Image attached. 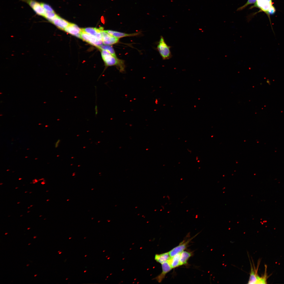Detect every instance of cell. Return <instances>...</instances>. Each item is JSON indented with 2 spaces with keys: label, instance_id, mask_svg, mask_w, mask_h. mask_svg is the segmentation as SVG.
<instances>
[{
  "label": "cell",
  "instance_id": "obj_1",
  "mask_svg": "<svg viewBox=\"0 0 284 284\" xmlns=\"http://www.w3.org/2000/svg\"><path fill=\"white\" fill-rule=\"evenodd\" d=\"M101 56L105 64L107 66H116L118 67L120 72L124 70V61L118 59L111 54L108 51L101 50Z\"/></svg>",
  "mask_w": 284,
  "mask_h": 284
},
{
  "label": "cell",
  "instance_id": "obj_2",
  "mask_svg": "<svg viewBox=\"0 0 284 284\" xmlns=\"http://www.w3.org/2000/svg\"><path fill=\"white\" fill-rule=\"evenodd\" d=\"M251 269L248 284H266L268 276L267 273V269H265L263 275L260 277L258 275L257 272L258 267L256 269L254 265L251 262Z\"/></svg>",
  "mask_w": 284,
  "mask_h": 284
},
{
  "label": "cell",
  "instance_id": "obj_3",
  "mask_svg": "<svg viewBox=\"0 0 284 284\" xmlns=\"http://www.w3.org/2000/svg\"><path fill=\"white\" fill-rule=\"evenodd\" d=\"M170 48L166 43L163 37L161 36L157 48L163 59H169L172 57Z\"/></svg>",
  "mask_w": 284,
  "mask_h": 284
},
{
  "label": "cell",
  "instance_id": "obj_4",
  "mask_svg": "<svg viewBox=\"0 0 284 284\" xmlns=\"http://www.w3.org/2000/svg\"><path fill=\"white\" fill-rule=\"evenodd\" d=\"M80 38L97 48L102 45L103 43L102 40H98L94 36L85 32L82 30L80 34Z\"/></svg>",
  "mask_w": 284,
  "mask_h": 284
},
{
  "label": "cell",
  "instance_id": "obj_5",
  "mask_svg": "<svg viewBox=\"0 0 284 284\" xmlns=\"http://www.w3.org/2000/svg\"><path fill=\"white\" fill-rule=\"evenodd\" d=\"M272 6V0H257L255 4L250 8H258L267 15L269 9Z\"/></svg>",
  "mask_w": 284,
  "mask_h": 284
},
{
  "label": "cell",
  "instance_id": "obj_6",
  "mask_svg": "<svg viewBox=\"0 0 284 284\" xmlns=\"http://www.w3.org/2000/svg\"><path fill=\"white\" fill-rule=\"evenodd\" d=\"M101 33L103 43L104 44L111 45L117 43L119 41V38L109 34L103 29L102 30Z\"/></svg>",
  "mask_w": 284,
  "mask_h": 284
},
{
  "label": "cell",
  "instance_id": "obj_7",
  "mask_svg": "<svg viewBox=\"0 0 284 284\" xmlns=\"http://www.w3.org/2000/svg\"><path fill=\"white\" fill-rule=\"evenodd\" d=\"M193 238L187 239V240L183 241L181 242L177 246L175 247L169 252L170 257H172L175 255L181 253L187 248L189 242Z\"/></svg>",
  "mask_w": 284,
  "mask_h": 284
},
{
  "label": "cell",
  "instance_id": "obj_8",
  "mask_svg": "<svg viewBox=\"0 0 284 284\" xmlns=\"http://www.w3.org/2000/svg\"><path fill=\"white\" fill-rule=\"evenodd\" d=\"M64 31L73 36L80 38L82 29L80 28L77 25L74 24L70 23L69 25L65 28Z\"/></svg>",
  "mask_w": 284,
  "mask_h": 284
},
{
  "label": "cell",
  "instance_id": "obj_9",
  "mask_svg": "<svg viewBox=\"0 0 284 284\" xmlns=\"http://www.w3.org/2000/svg\"><path fill=\"white\" fill-rule=\"evenodd\" d=\"M161 266L162 272L154 279H155L159 283L161 282L164 278L166 274L172 269L168 261L161 264Z\"/></svg>",
  "mask_w": 284,
  "mask_h": 284
},
{
  "label": "cell",
  "instance_id": "obj_10",
  "mask_svg": "<svg viewBox=\"0 0 284 284\" xmlns=\"http://www.w3.org/2000/svg\"><path fill=\"white\" fill-rule=\"evenodd\" d=\"M103 29L102 27L99 28H95L88 27L82 29L83 31L95 37L99 40H102L101 31Z\"/></svg>",
  "mask_w": 284,
  "mask_h": 284
},
{
  "label": "cell",
  "instance_id": "obj_11",
  "mask_svg": "<svg viewBox=\"0 0 284 284\" xmlns=\"http://www.w3.org/2000/svg\"><path fill=\"white\" fill-rule=\"evenodd\" d=\"M51 23L59 29L64 31L70 23L58 15L53 20Z\"/></svg>",
  "mask_w": 284,
  "mask_h": 284
},
{
  "label": "cell",
  "instance_id": "obj_12",
  "mask_svg": "<svg viewBox=\"0 0 284 284\" xmlns=\"http://www.w3.org/2000/svg\"><path fill=\"white\" fill-rule=\"evenodd\" d=\"M104 31L105 32L111 36L119 38L126 37L134 36L138 35L139 34V33L127 34L110 30Z\"/></svg>",
  "mask_w": 284,
  "mask_h": 284
},
{
  "label": "cell",
  "instance_id": "obj_13",
  "mask_svg": "<svg viewBox=\"0 0 284 284\" xmlns=\"http://www.w3.org/2000/svg\"><path fill=\"white\" fill-rule=\"evenodd\" d=\"M180 253L177 254L172 257H170L167 261L172 268L180 266Z\"/></svg>",
  "mask_w": 284,
  "mask_h": 284
},
{
  "label": "cell",
  "instance_id": "obj_14",
  "mask_svg": "<svg viewBox=\"0 0 284 284\" xmlns=\"http://www.w3.org/2000/svg\"><path fill=\"white\" fill-rule=\"evenodd\" d=\"M170 257L169 252H167L160 254H155L154 259L157 262L161 264L167 261Z\"/></svg>",
  "mask_w": 284,
  "mask_h": 284
},
{
  "label": "cell",
  "instance_id": "obj_15",
  "mask_svg": "<svg viewBox=\"0 0 284 284\" xmlns=\"http://www.w3.org/2000/svg\"><path fill=\"white\" fill-rule=\"evenodd\" d=\"M191 252L186 251H183L180 253V266L185 265L187 263L189 258L191 256Z\"/></svg>",
  "mask_w": 284,
  "mask_h": 284
},
{
  "label": "cell",
  "instance_id": "obj_16",
  "mask_svg": "<svg viewBox=\"0 0 284 284\" xmlns=\"http://www.w3.org/2000/svg\"><path fill=\"white\" fill-rule=\"evenodd\" d=\"M32 8L36 14L44 17L45 11L40 3L37 2Z\"/></svg>",
  "mask_w": 284,
  "mask_h": 284
},
{
  "label": "cell",
  "instance_id": "obj_17",
  "mask_svg": "<svg viewBox=\"0 0 284 284\" xmlns=\"http://www.w3.org/2000/svg\"><path fill=\"white\" fill-rule=\"evenodd\" d=\"M100 50H106L114 56L117 57L115 53V51L111 45H102L98 48Z\"/></svg>",
  "mask_w": 284,
  "mask_h": 284
},
{
  "label": "cell",
  "instance_id": "obj_18",
  "mask_svg": "<svg viewBox=\"0 0 284 284\" xmlns=\"http://www.w3.org/2000/svg\"><path fill=\"white\" fill-rule=\"evenodd\" d=\"M58 15L54 12L45 11L44 17L51 23Z\"/></svg>",
  "mask_w": 284,
  "mask_h": 284
},
{
  "label": "cell",
  "instance_id": "obj_19",
  "mask_svg": "<svg viewBox=\"0 0 284 284\" xmlns=\"http://www.w3.org/2000/svg\"><path fill=\"white\" fill-rule=\"evenodd\" d=\"M257 0H248L246 3L243 6L238 8L237 11H241L249 5L255 3Z\"/></svg>",
  "mask_w": 284,
  "mask_h": 284
},
{
  "label": "cell",
  "instance_id": "obj_20",
  "mask_svg": "<svg viewBox=\"0 0 284 284\" xmlns=\"http://www.w3.org/2000/svg\"><path fill=\"white\" fill-rule=\"evenodd\" d=\"M41 4L45 11L54 12L51 7L48 4L44 3H41Z\"/></svg>",
  "mask_w": 284,
  "mask_h": 284
},
{
  "label": "cell",
  "instance_id": "obj_21",
  "mask_svg": "<svg viewBox=\"0 0 284 284\" xmlns=\"http://www.w3.org/2000/svg\"><path fill=\"white\" fill-rule=\"evenodd\" d=\"M27 3L32 8L33 7L37 2L35 0H21Z\"/></svg>",
  "mask_w": 284,
  "mask_h": 284
},
{
  "label": "cell",
  "instance_id": "obj_22",
  "mask_svg": "<svg viewBox=\"0 0 284 284\" xmlns=\"http://www.w3.org/2000/svg\"><path fill=\"white\" fill-rule=\"evenodd\" d=\"M95 116H96L97 115L98 113V108H97V105L96 103V105H95Z\"/></svg>",
  "mask_w": 284,
  "mask_h": 284
},
{
  "label": "cell",
  "instance_id": "obj_23",
  "mask_svg": "<svg viewBox=\"0 0 284 284\" xmlns=\"http://www.w3.org/2000/svg\"><path fill=\"white\" fill-rule=\"evenodd\" d=\"M60 140L59 139H58L56 143L55 144V148H57L58 146L59 145V144L60 143Z\"/></svg>",
  "mask_w": 284,
  "mask_h": 284
},
{
  "label": "cell",
  "instance_id": "obj_24",
  "mask_svg": "<svg viewBox=\"0 0 284 284\" xmlns=\"http://www.w3.org/2000/svg\"><path fill=\"white\" fill-rule=\"evenodd\" d=\"M34 180L36 183L37 182H38V180L36 179H34Z\"/></svg>",
  "mask_w": 284,
  "mask_h": 284
},
{
  "label": "cell",
  "instance_id": "obj_25",
  "mask_svg": "<svg viewBox=\"0 0 284 284\" xmlns=\"http://www.w3.org/2000/svg\"><path fill=\"white\" fill-rule=\"evenodd\" d=\"M41 184L43 185L44 184H45V182L44 181H43L41 182Z\"/></svg>",
  "mask_w": 284,
  "mask_h": 284
},
{
  "label": "cell",
  "instance_id": "obj_26",
  "mask_svg": "<svg viewBox=\"0 0 284 284\" xmlns=\"http://www.w3.org/2000/svg\"><path fill=\"white\" fill-rule=\"evenodd\" d=\"M43 179H43H43H39V180H43Z\"/></svg>",
  "mask_w": 284,
  "mask_h": 284
},
{
  "label": "cell",
  "instance_id": "obj_27",
  "mask_svg": "<svg viewBox=\"0 0 284 284\" xmlns=\"http://www.w3.org/2000/svg\"><path fill=\"white\" fill-rule=\"evenodd\" d=\"M36 237H37V236H34V237H33V238H34V239H35V238H36Z\"/></svg>",
  "mask_w": 284,
  "mask_h": 284
},
{
  "label": "cell",
  "instance_id": "obj_28",
  "mask_svg": "<svg viewBox=\"0 0 284 284\" xmlns=\"http://www.w3.org/2000/svg\"><path fill=\"white\" fill-rule=\"evenodd\" d=\"M8 233H5V235H7V234H8Z\"/></svg>",
  "mask_w": 284,
  "mask_h": 284
},
{
  "label": "cell",
  "instance_id": "obj_29",
  "mask_svg": "<svg viewBox=\"0 0 284 284\" xmlns=\"http://www.w3.org/2000/svg\"><path fill=\"white\" fill-rule=\"evenodd\" d=\"M30 229V228H27V230H29V229Z\"/></svg>",
  "mask_w": 284,
  "mask_h": 284
},
{
  "label": "cell",
  "instance_id": "obj_30",
  "mask_svg": "<svg viewBox=\"0 0 284 284\" xmlns=\"http://www.w3.org/2000/svg\"><path fill=\"white\" fill-rule=\"evenodd\" d=\"M21 179H22V178H19V180H21Z\"/></svg>",
  "mask_w": 284,
  "mask_h": 284
},
{
  "label": "cell",
  "instance_id": "obj_31",
  "mask_svg": "<svg viewBox=\"0 0 284 284\" xmlns=\"http://www.w3.org/2000/svg\"><path fill=\"white\" fill-rule=\"evenodd\" d=\"M37 275H34V277H35V276H37Z\"/></svg>",
  "mask_w": 284,
  "mask_h": 284
},
{
  "label": "cell",
  "instance_id": "obj_32",
  "mask_svg": "<svg viewBox=\"0 0 284 284\" xmlns=\"http://www.w3.org/2000/svg\"><path fill=\"white\" fill-rule=\"evenodd\" d=\"M61 252H60V253H59V254H60L61 253Z\"/></svg>",
  "mask_w": 284,
  "mask_h": 284
},
{
  "label": "cell",
  "instance_id": "obj_33",
  "mask_svg": "<svg viewBox=\"0 0 284 284\" xmlns=\"http://www.w3.org/2000/svg\"><path fill=\"white\" fill-rule=\"evenodd\" d=\"M29 265V264H28V265H27V266H28V265Z\"/></svg>",
  "mask_w": 284,
  "mask_h": 284
},
{
  "label": "cell",
  "instance_id": "obj_34",
  "mask_svg": "<svg viewBox=\"0 0 284 284\" xmlns=\"http://www.w3.org/2000/svg\"><path fill=\"white\" fill-rule=\"evenodd\" d=\"M33 206V205H31L30 206L31 207V206Z\"/></svg>",
  "mask_w": 284,
  "mask_h": 284
},
{
  "label": "cell",
  "instance_id": "obj_35",
  "mask_svg": "<svg viewBox=\"0 0 284 284\" xmlns=\"http://www.w3.org/2000/svg\"><path fill=\"white\" fill-rule=\"evenodd\" d=\"M49 200H48H48H47V201H48Z\"/></svg>",
  "mask_w": 284,
  "mask_h": 284
},
{
  "label": "cell",
  "instance_id": "obj_36",
  "mask_svg": "<svg viewBox=\"0 0 284 284\" xmlns=\"http://www.w3.org/2000/svg\"><path fill=\"white\" fill-rule=\"evenodd\" d=\"M30 244H31V243H30V244H28V245H30Z\"/></svg>",
  "mask_w": 284,
  "mask_h": 284
},
{
  "label": "cell",
  "instance_id": "obj_37",
  "mask_svg": "<svg viewBox=\"0 0 284 284\" xmlns=\"http://www.w3.org/2000/svg\"><path fill=\"white\" fill-rule=\"evenodd\" d=\"M30 208V207H28V209H29V208Z\"/></svg>",
  "mask_w": 284,
  "mask_h": 284
},
{
  "label": "cell",
  "instance_id": "obj_38",
  "mask_svg": "<svg viewBox=\"0 0 284 284\" xmlns=\"http://www.w3.org/2000/svg\"><path fill=\"white\" fill-rule=\"evenodd\" d=\"M30 212V211H28V212Z\"/></svg>",
  "mask_w": 284,
  "mask_h": 284
},
{
  "label": "cell",
  "instance_id": "obj_39",
  "mask_svg": "<svg viewBox=\"0 0 284 284\" xmlns=\"http://www.w3.org/2000/svg\"><path fill=\"white\" fill-rule=\"evenodd\" d=\"M19 203H20V202H19L17 203V204H19Z\"/></svg>",
  "mask_w": 284,
  "mask_h": 284
},
{
  "label": "cell",
  "instance_id": "obj_40",
  "mask_svg": "<svg viewBox=\"0 0 284 284\" xmlns=\"http://www.w3.org/2000/svg\"><path fill=\"white\" fill-rule=\"evenodd\" d=\"M42 216V215H40V216H39V217H41V216Z\"/></svg>",
  "mask_w": 284,
  "mask_h": 284
},
{
  "label": "cell",
  "instance_id": "obj_41",
  "mask_svg": "<svg viewBox=\"0 0 284 284\" xmlns=\"http://www.w3.org/2000/svg\"><path fill=\"white\" fill-rule=\"evenodd\" d=\"M86 271H84V272H85Z\"/></svg>",
  "mask_w": 284,
  "mask_h": 284
},
{
  "label": "cell",
  "instance_id": "obj_42",
  "mask_svg": "<svg viewBox=\"0 0 284 284\" xmlns=\"http://www.w3.org/2000/svg\"><path fill=\"white\" fill-rule=\"evenodd\" d=\"M18 188V187H16V189H17Z\"/></svg>",
  "mask_w": 284,
  "mask_h": 284
},
{
  "label": "cell",
  "instance_id": "obj_43",
  "mask_svg": "<svg viewBox=\"0 0 284 284\" xmlns=\"http://www.w3.org/2000/svg\"><path fill=\"white\" fill-rule=\"evenodd\" d=\"M27 192H27H25V193H26V192Z\"/></svg>",
  "mask_w": 284,
  "mask_h": 284
},
{
  "label": "cell",
  "instance_id": "obj_44",
  "mask_svg": "<svg viewBox=\"0 0 284 284\" xmlns=\"http://www.w3.org/2000/svg\"><path fill=\"white\" fill-rule=\"evenodd\" d=\"M23 216V215H21V216Z\"/></svg>",
  "mask_w": 284,
  "mask_h": 284
},
{
  "label": "cell",
  "instance_id": "obj_45",
  "mask_svg": "<svg viewBox=\"0 0 284 284\" xmlns=\"http://www.w3.org/2000/svg\"><path fill=\"white\" fill-rule=\"evenodd\" d=\"M60 252V251H58V252Z\"/></svg>",
  "mask_w": 284,
  "mask_h": 284
},
{
  "label": "cell",
  "instance_id": "obj_46",
  "mask_svg": "<svg viewBox=\"0 0 284 284\" xmlns=\"http://www.w3.org/2000/svg\"><path fill=\"white\" fill-rule=\"evenodd\" d=\"M71 238V237H70V238H69V239H70Z\"/></svg>",
  "mask_w": 284,
  "mask_h": 284
},
{
  "label": "cell",
  "instance_id": "obj_47",
  "mask_svg": "<svg viewBox=\"0 0 284 284\" xmlns=\"http://www.w3.org/2000/svg\"><path fill=\"white\" fill-rule=\"evenodd\" d=\"M48 191H46V192H48Z\"/></svg>",
  "mask_w": 284,
  "mask_h": 284
},
{
  "label": "cell",
  "instance_id": "obj_48",
  "mask_svg": "<svg viewBox=\"0 0 284 284\" xmlns=\"http://www.w3.org/2000/svg\"><path fill=\"white\" fill-rule=\"evenodd\" d=\"M32 193V192H30V193Z\"/></svg>",
  "mask_w": 284,
  "mask_h": 284
}]
</instances>
